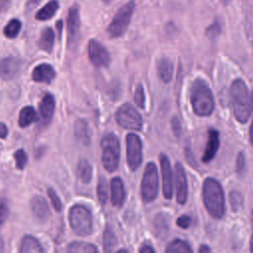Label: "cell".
<instances>
[{
  "label": "cell",
  "mask_w": 253,
  "mask_h": 253,
  "mask_svg": "<svg viewBox=\"0 0 253 253\" xmlns=\"http://www.w3.org/2000/svg\"><path fill=\"white\" fill-rule=\"evenodd\" d=\"M203 201L208 212L214 218L224 214V195L221 185L213 178H207L203 184Z\"/></svg>",
  "instance_id": "cell-1"
},
{
  "label": "cell",
  "mask_w": 253,
  "mask_h": 253,
  "mask_svg": "<svg viewBox=\"0 0 253 253\" xmlns=\"http://www.w3.org/2000/svg\"><path fill=\"white\" fill-rule=\"evenodd\" d=\"M190 100L196 115L210 116L214 109V101L211 89L203 79H196L190 88Z\"/></svg>",
  "instance_id": "cell-2"
},
{
  "label": "cell",
  "mask_w": 253,
  "mask_h": 253,
  "mask_svg": "<svg viewBox=\"0 0 253 253\" xmlns=\"http://www.w3.org/2000/svg\"><path fill=\"white\" fill-rule=\"evenodd\" d=\"M230 97L233 113L239 123H246L250 116V99L248 89L242 79H236L230 87Z\"/></svg>",
  "instance_id": "cell-3"
},
{
  "label": "cell",
  "mask_w": 253,
  "mask_h": 253,
  "mask_svg": "<svg viewBox=\"0 0 253 253\" xmlns=\"http://www.w3.org/2000/svg\"><path fill=\"white\" fill-rule=\"evenodd\" d=\"M102 164L108 172L117 170L120 162V141L116 134H106L101 140Z\"/></svg>",
  "instance_id": "cell-4"
},
{
  "label": "cell",
  "mask_w": 253,
  "mask_h": 253,
  "mask_svg": "<svg viewBox=\"0 0 253 253\" xmlns=\"http://www.w3.org/2000/svg\"><path fill=\"white\" fill-rule=\"evenodd\" d=\"M134 8L135 1L129 0L117 11V13L113 17L111 23L107 28V33L110 38H120L125 34L130 23V19L133 14Z\"/></svg>",
  "instance_id": "cell-5"
},
{
  "label": "cell",
  "mask_w": 253,
  "mask_h": 253,
  "mask_svg": "<svg viewBox=\"0 0 253 253\" xmlns=\"http://www.w3.org/2000/svg\"><path fill=\"white\" fill-rule=\"evenodd\" d=\"M69 223L73 231L81 236L92 232L93 220L90 211L81 205L73 206L69 211Z\"/></svg>",
  "instance_id": "cell-6"
},
{
  "label": "cell",
  "mask_w": 253,
  "mask_h": 253,
  "mask_svg": "<svg viewBox=\"0 0 253 253\" xmlns=\"http://www.w3.org/2000/svg\"><path fill=\"white\" fill-rule=\"evenodd\" d=\"M158 193V171L153 162H149L143 172L140 194L143 202H152Z\"/></svg>",
  "instance_id": "cell-7"
},
{
  "label": "cell",
  "mask_w": 253,
  "mask_h": 253,
  "mask_svg": "<svg viewBox=\"0 0 253 253\" xmlns=\"http://www.w3.org/2000/svg\"><path fill=\"white\" fill-rule=\"evenodd\" d=\"M115 118L117 123L126 129L140 130L142 127V119L140 114L129 103L122 105L117 110Z\"/></svg>",
  "instance_id": "cell-8"
},
{
  "label": "cell",
  "mask_w": 253,
  "mask_h": 253,
  "mask_svg": "<svg viewBox=\"0 0 253 253\" xmlns=\"http://www.w3.org/2000/svg\"><path fill=\"white\" fill-rule=\"evenodd\" d=\"M126 142V163L131 171H135L142 161V142L135 133H128Z\"/></svg>",
  "instance_id": "cell-9"
},
{
  "label": "cell",
  "mask_w": 253,
  "mask_h": 253,
  "mask_svg": "<svg viewBox=\"0 0 253 253\" xmlns=\"http://www.w3.org/2000/svg\"><path fill=\"white\" fill-rule=\"evenodd\" d=\"M88 55L92 64L96 67H107L111 61L107 48L97 40H90L88 42Z\"/></svg>",
  "instance_id": "cell-10"
},
{
  "label": "cell",
  "mask_w": 253,
  "mask_h": 253,
  "mask_svg": "<svg viewBox=\"0 0 253 253\" xmlns=\"http://www.w3.org/2000/svg\"><path fill=\"white\" fill-rule=\"evenodd\" d=\"M159 161L162 173V190L165 199L170 200L173 195V173L170 161L166 154L161 153L159 155Z\"/></svg>",
  "instance_id": "cell-11"
},
{
  "label": "cell",
  "mask_w": 253,
  "mask_h": 253,
  "mask_svg": "<svg viewBox=\"0 0 253 253\" xmlns=\"http://www.w3.org/2000/svg\"><path fill=\"white\" fill-rule=\"evenodd\" d=\"M174 183L176 188L177 202L184 205L188 199V184L185 170L180 163H176L174 171Z\"/></svg>",
  "instance_id": "cell-12"
},
{
  "label": "cell",
  "mask_w": 253,
  "mask_h": 253,
  "mask_svg": "<svg viewBox=\"0 0 253 253\" xmlns=\"http://www.w3.org/2000/svg\"><path fill=\"white\" fill-rule=\"evenodd\" d=\"M67 38L68 42L72 43L74 41H76L79 32H80V13H79V7L77 5H73L67 15Z\"/></svg>",
  "instance_id": "cell-13"
},
{
  "label": "cell",
  "mask_w": 253,
  "mask_h": 253,
  "mask_svg": "<svg viewBox=\"0 0 253 253\" xmlns=\"http://www.w3.org/2000/svg\"><path fill=\"white\" fill-rule=\"evenodd\" d=\"M21 69V61L14 56L5 57L0 60V78L11 80L18 75Z\"/></svg>",
  "instance_id": "cell-14"
},
{
  "label": "cell",
  "mask_w": 253,
  "mask_h": 253,
  "mask_svg": "<svg viewBox=\"0 0 253 253\" xmlns=\"http://www.w3.org/2000/svg\"><path fill=\"white\" fill-rule=\"evenodd\" d=\"M219 147V134L214 128H210L208 131V142L203 154L202 160L205 163L210 162L215 156L216 151Z\"/></svg>",
  "instance_id": "cell-15"
},
{
  "label": "cell",
  "mask_w": 253,
  "mask_h": 253,
  "mask_svg": "<svg viewBox=\"0 0 253 253\" xmlns=\"http://www.w3.org/2000/svg\"><path fill=\"white\" fill-rule=\"evenodd\" d=\"M31 210L35 217L40 221H45L50 216V211L47 203L42 196H35L32 198Z\"/></svg>",
  "instance_id": "cell-16"
},
{
  "label": "cell",
  "mask_w": 253,
  "mask_h": 253,
  "mask_svg": "<svg viewBox=\"0 0 253 253\" xmlns=\"http://www.w3.org/2000/svg\"><path fill=\"white\" fill-rule=\"evenodd\" d=\"M55 76V71L53 67L47 63H42L35 67L33 70L32 77L36 82L50 83Z\"/></svg>",
  "instance_id": "cell-17"
},
{
  "label": "cell",
  "mask_w": 253,
  "mask_h": 253,
  "mask_svg": "<svg viewBox=\"0 0 253 253\" xmlns=\"http://www.w3.org/2000/svg\"><path fill=\"white\" fill-rule=\"evenodd\" d=\"M125 187L120 177H115L111 181V200L115 207H122L125 202Z\"/></svg>",
  "instance_id": "cell-18"
},
{
  "label": "cell",
  "mask_w": 253,
  "mask_h": 253,
  "mask_svg": "<svg viewBox=\"0 0 253 253\" xmlns=\"http://www.w3.org/2000/svg\"><path fill=\"white\" fill-rule=\"evenodd\" d=\"M74 134L76 139L84 144V145H88L91 141V131L88 126V123L83 120V119H79L76 121L75 125H74Z\"/></svg>",
  "instance_id": "cell-19"
},
{
  "label": "cell",
  "mask_w": 253,
  "mask_h": 253,
  "mask_svg": "<svg viewBox=\"0 0 253 253\" xmlns=\"http://www.w3.org/2000/svg\"><path fill=\"white\" fill-rule=\"evenodd\" d=\"M157 75L161 81L168 83L171 81L173 76V63L167 57H161L157 61Z\"/></svg>",
  "instance_id": "cell-20"
},
{
  "label": "cell",
  "mask_w": 253,
  "mask_h": 253,
  "mask_svg": "<svg viewBox=\"0 0 253 253\" xmlns=\"http://www.w3.org/2000/svg\"><path fill=\"white\" fill-rule=\"evenodd\" d=\"M54 32L51 28H44L42 31V34H41V37H40V40L38 42V45L39 47L45 51V52H50L52 50V47H53V43H54Z\"/></svg>",
  "instance_id": "cell-21"
},
{
  "label": "cell",
  "mask_w": 253,
  "mask_h": 253,
  "mask_svg": "<svg viewBox=\"0 0 253 253\" xmlns=\"http://www.w3.org/2000/svg\"><path fill=\"white\" fill-rule=\"evenodd\" d=\"M59 3L57 0H49L44 6H42L37 13L36 19L39 21H46L54 16L58 10Z\"/></svg>",
  "instance_id": "cell-22"
},
{
  "label": "cell",
  "mask_w": 253,
  "mask_h": 253,
  "mask_svg": "<svg viewBox=\"0 0 253 253\" xmlns=\"http://www.w3.org/2000/svg\"><path fill=\"white\" fill-rule=\"evenodd\" d=\"M54 108H55V101L52 95L50 94H46L41 104H40V114L42 116V118L45 121H48L51 119L53 112H54Z\"/></svg>",
  "instance_id": "cell-23"
},
{
  "label": "cell",
  "mask_w": 253,
  "mask_h": 253,
  "mask_svg": "<svg viewBox=\"0 0 253 253\" xmlns=\"http://www.w3.org/2000/svg\"><path fill=\"white\" fill-rule=\"evenodd\" d=\"M43 249L42 248L40 242L31 235H26L23 237L20 245L21 253H41Z\"/></svg>",
  "instance_id": "cell-24"
},
{
  "label": "cell",
  "mask_w": 253,
  "mask_h": 253,
  "mask_svg": "<svg viewBox=\"0 0 253 253\" xmlns=\"http://www.w3.org/2000/svg\"><path fill=\"white\" fill-rule=\"evenodd\" d=\"M37 120V113L35 109L31 106L24 107L19 114V126L21 127H26Z\"/></svg>",
  "instance_id": "cell-25"
},
{
  "label": "cell",
  "mask_w": 253,
  "mask_h": 253,
  "mask_svg": "<svg viewBox=\"0 0 253 253\" xmlns=\"http://www.w3.org/2000/svg\"><path fill=\"white\" fill-rule=\"evenodd\" d=\"M77 173H78V177L80 178V180L85 183L88 184L91 179H92V166L89 163L88 160L86 159H80L77 165Z\"/></svg>",
  "instance_id": "cell-26"
},
{
  "label": "cell",
  "mask_w": 253,
  "mask_h": 253,
  "mask_svg": "<svg viewBox=\"0 0 253 253\" xmlns=\"http://www.w3.org/2000/svg\"><path fill=\"white\" fill-rule=\"evenodd\" d=\"M67 251L72 253H95L98 249L93 244L83 241H74L68 245Z\"/></svg>",
  "instance_id": "cell-27"
},
{
  "label": "cell",
  "mask_w": 253,
  "mask_h": 253,
  "mask_svg": "<svg viewBox=\"0 0 253 253\" xmlns=\"http://www.w3.org/2000/svg\"><path fill=\"white\" fill-rule=\"evenodd\" d=\"M167 253H191L193 250L189 244L181 239H175L166 247Z\"/></svg>",
  "instance_id": "cell-28"
},
{
  "label": "cell",
  "mask_w": 253,
  "mask_h": 253,
  "mask_svg": "<svg viewBox=\"0 0 253 253\" xmlns=\"http://www.w3.org/2000/svg\"><path fill=\"white\" fill-rule=\"evenodd\" d=\"M22 28V23L18 19H12L5 27L3 30L4 36L8 39H15Z\"/></svg>",
  "instance_id": "cell-29"
},
{
  "label": "cell",
  "mask_w": 253,
  "mask_h": 253,
  "mask_svg": "<svg viewBox=\"0 0 253 253\" xmlns=\"http://www.w3.org/2000/svg\"><path fill=\"white\" fill-rule=\"evenodd\" d=\"M117 245V237L115 233L107 227L103 234V248L105 252H112Z\"/></svg>",
  "instance_id": "cell-30"
},
{
  "label": "cell",
  "mask_w": 253,
  "mask_h": 253,
  "mask_svg": "<svg viewBox=\"0 0 253 253\" xmlns=\"http://www.w3.org/2000/svg\"><path fill=\"white\" fill-rule=\"evenodd\" d=\"M97 196L98 200L101 205H105L108 200L109 190H108V183L104 177H100L97 185Z\"/></svg>",
  "instance_id": "cell-31"
},
{
  "label": "cell",
  "mask_w": 253,
  "mask_h": 253,
  "mask_svg": "<svg viewBox=\"0 0 253 253\" xmlns=\"http://www.w3.org/2000/svg\"><path fill=\"white\" fill-rule=\"evenodd\" d=\"M229 203L232 210L235 211H238L243 205L242 195L237 191H231L229 193Z\"/></svg>",
  "instance_id": "cell-32"
},
{
  "label": "cell",
  "mask_w": 253,
  "mask_h": 253,
  "mask_svg": "<svg viewBox=\"0 0 253 253\" xmlns=\"http://www.w3.org/2000/svg\"><path fill=\"white\" fill-rule=\"evenodd\" d=\"M134 102L135 104L140 108L144 109V104H145V96H144V90L141 84H138L135 88L134 92Z\"/></svg>",
  "instance_id": "cell-33"
},
{
  "label": "cell",
  "mask_w": 253,
  "mask_h": 253,
  "mask_svg": "<svg viewBox=\"0 0 253 253\" xmlns=\"http://www.w3.org/2000/svg\"><path fill=\"white\" fill-rule=\"evenodd\" d=\"M15 162H16V166L18 169H23L25 167V165L27 164L28 161V156L27 153L24 149H18L15 154Z\"/></svg>",
  "instance_id": "cell-34"
},
{
  "label": "cell",
  "mask_w": 253,
  "mask_h": 253,
  "mask_svg": "<svg viewBox=\"0 0 253 253\" xmlns=\"http://www.w3.org/2000/svg\"><path fill=\"white\" fill-rule=\"evenodd\" d=\"M47 196H48V198L50 200V203H51L52 207L54 208V210L56 211H60L61 209H62V204H61V201L58 198L57 194L55 193V191L51 188H48L47 189Z\"/></svg>",
  "instance_id": "cell-35"
},
{
  "label": "cell",
  "mask_w": 253,
  "mask_h": 253,
  "mask_svg": "<svg viewBox=\"0 0 253 253\" xmlns=\"http://www.w3.org/2000/svg\"><path fill=\"white\" fill-rule=\"evenodd\" d=\"M9 214V209L6 201L0 198V223H3Z\"/></svg>",
  "instance_id": "cell-36"
},
{
  "label": "cell",
  "mask_w": 253,
  "mask_h": 253,
  "mask_svg": "<svg viewBox=\"0 0 253 253\" xmlns=\"http://www.w3.org/2000/svg\"><path fill=\"white\" fill-rule=\"evenodd\" d=\"M176 223H177V225H178L179 227L186 229V228H188V227L191 225V223H192V218H191L189 215H187V214H183V215H181V216H179V217L177 218Z\"/></svg>",
  "instance_id": "cell-37"
},
{
  "label": "cell",
  "mask_w": 253,
  "mask_h": 253,
  "mask_svg": "<svg viewBox=\"0 0 253 253\" xmlns=\"http://www.w3.org/2000/svg\"><path fill=\"white\" fill-rule=\"evenodd\" d=\"M220 32V26L218 23H213L212 25H211L208 29H207V36L209 38H215Z\"/></svg>",
  "instance_id": "cell-38"
},
{
  "label": "cell",
  "mask_w": 253,
  "mask_h": 253,
  "mask_svg": "<svg viewBox=\"0 0 253 253\" xmlns=\"http://www.w3.org/2000/svg\"><path fill=\"white\" fill-rule=\"evenodd\" d=\"M245 168V159H244V154L243 152H239L237 159H236V171L240 174L243 172Z\"/></svg>",
  "instance_id": "cell-39"
},
{
  "label": "cell",
  "mask_w": 253,
  "mask_h": 253,
  "mask_svg": "<svg viewBox=\"0 0 253 253\" xmlns=\"http://www.w3.org/2000/svg\"><path fill=\"white\" fill-rule=\"evenodd\" d=\"M171 125H172V128H173V131L175 132L176 135H180V132H181V125H180V122L179 120L174 117L171 121Z\"/></svg>",
  "instance_id": "cell-40"
},
{
  "label": "cell",
  "mask_w": 253,
  "mask_h": 253,
  "mask_svg": "<svg viewBox=\"0 0 253 253\" xmlns=\"http://www.w3.org/2000/svg\"><path fill=\"white\" fill-rule=\"evenodd\" d=\"M139 252L140 253H154L155 250L151 245L148 244H144L139 248Z\"/></svg>",
  "instance_id": "cell-41"
},
{
  "label": "cell",
  "mask_w": 253,
  "mask_h": 253,
  "mask_svg": "<svg viewBox=\"0 0 253 253\" xmlns=\"http://www.w3.org/2000/svg\"><path fill=\"white\" fill-rule=\"evenodd\" d=\"M8 134V128L5 124L0 123V138H5Z\"/></svg>",
  "instance_id": "cell-42"
},
{
  "label": "cell",
  "mask_w": 253,
  "mask_h": 253,
  "mask_svg": "<svg viewBox=\"0 0 253 253\" xmlns=\"http://www.w3.org/2000/svg\"><path fill=\"white\" fill-rule=\"evenodd\" d=\"M42 0H28V7L29 8H35Z\"/></svg>",
  "instance_id": "cell-43"
},
{
  "label": "cell",
  "mask_w": 253,
  "mask_h": 253,
  "mask_svg": "<svg viewBox=\"0 0 253 253\" xmlns=\"http://www.w3.org/2000/svg\"><path fill=\"white\" fill-rule=\"evenodd\" d=\"M200 253H205V252H211V248L208 246V245H202L199 250H198Z\"/></svg>",
  "instance_id": "cell-44"
},
{
  "label": "cell",
  "mask_w": 253,
  "mask_h": 253,
  "mask_svg": "<svg viewBox=\"0 0 253 253\" xmlns=\"http://www.w3.org/2000/svg\"><path fill=\"white\" fill-rule=\"evenodd\" d=\"M249 134H250V141H251V144L253 145V121H252V123H251V126H250Z\"/></svg>",
  "instance_id": "cell-45"
},
{
  "label": "cell",
  "mask_w": 253,
  "mask_h": 253,
  "mask_svg": "<svg viewBox=\"0 0 253 253\" xmlns=\"http://www.w3.org/2000/svg\"><path fill=\"white\" fill-rule=\"evenodd\" d=\"M56 27H57V30H58V34L60 35L61 34V28H62V22L58 21L57 24H56Z\"/></svg>",
  "instance_id": "cell-46"
},
{
  "label": "cell",
  "mask_w": 253,
  "mask_h": 253,
  "mask_svg": "<svg viewBox=\"0 0 253 253\" xmlns=\"http://www.w3.org/2000/svg\"><path fill=\"white\" fill-rule=\"evenodd\" d=\"M250 108H251V110H253V91L250 96Z\"/></svg>",
  "instance_id": "cell-47"
},
{
  "label": "cell",
  "mask_w": 253,
  "mask_h": 253,
  "mask_svg": "<svg viewBox=\"0 0 253 253\" xmlns=\"http://www.w3.org/2000/svg\"><path fill=\"white\" fill-rule=\"evenodd\" d=\"M250 251L253 252V233H252V237L250 239Z\"/></svg>",
  "instance_id": "cell-48"
},
{
  "label": "cell",
  "mask_w": 253,
  "mask_h": 253,
  "mask_svg": "<svg viewBox=\"0 0 253 253\" xmlns=\"http://www.w3.org/2000/svg\"><path fill=\"white\" fill-rule=\"evenodd\" d=\"M118 252H127V251L125 249H120V250H118Z\"/></svg>",
  "instance_id": "cell-49"
},
{
  "label": "cell",
  "mask_w": 253,
  "mask_h": 253,
  "mask_svg": "<svg viewBox=\"0 0 253 253\" xmlns=\"http://www.w3.org/2000/svg\"><path fill=\"white\" fill-rule=\"evenodd\" d=\"M251 221H252V227H253V211H252V214H251Z\"/></svg>",
  "instance_id": "cell-50"
},
{
  "label": "cell",
  "mask_w": 253,
  "mask_h": 253,
  "mask_svg": "<svg viewBox=\"0 0 253 253\" xmlns=\"http://www.w3.org/2000/svg\"><path fill=\"white\" fill-rule=\"evenodd\" d=\"M103 1H104V2H106V3H108V2H110L111 0H103Z\"/></svg>",
  "instance_id": "cell-51"
}]
</instances>
